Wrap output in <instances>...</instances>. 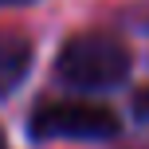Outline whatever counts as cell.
<instances>
[{
	"instance_id": "obj_1",
	"label": "cell",
	"mask_w": 149,
	"mask_h": 149,
	"mask_svg": "<svg viewBox=\"0 0 149 149\" xmlns=\"http://www.w3.org/2000/svg\"><path fill=\"white\" fill-rule=\"evenodd\" d=\"M55 74L74 90H114L130 79V51L106 31H79L59 47Z\"/></svg>"
},
{
	"instance_id": "obj_4",
	"label": "cell",
	"mask_w": 149,
	"mask_h": 149,
	"mask_svg": "<svg viewBox=\"0 0 149 149\" xmlns=\"http://www.w3.org/2000/svg\"><path fill=\"white\" fill-rule=\"evenodd\" d=\"M134 114H137L141 122H149V86L137 90V98H134Z\"/></svg>"
},
{
	"instance_id": "obj_3",
	"label": "cell",
	"mask_w": 149,
	"mask_h": 149,
	"mask_svg": "<svg viewBox=\"0 0 149 149\" xmlns=\"http://www.w3.org/2000/svg\"><path fill=\"white\" fill-rule=\"evenodd\" d=\"M31 67V43L24 36H0V94H12Z\"/></svg>"
},
{
	"instance_id": "obj_2",
	"label": "cell",
	"mask_w": 149,
	"mask_h": 149,
	"mask_svg": "<svg viewBox=\"0 0 149 149\" xmlns=\"http://www.w3.org/2000/svg\"><path fill=\"white\" fill-rule=\"evenodd\" d=\"M122 122L114 110L98 102H43L28 122V137L31 141H106L118 137Z\"/></svg>"
},
{
	"instance_id": "obj_5",
	"label": "cell",
	"mask_w": 149,
	"mask_h": 149,
	"mask_svg": "<svg viewBox=\"0 0 149 149\" xmlns=\"http://www.w3.org/2000/svg\"><path fill=\"white\" fill-rule=\"evenodd\" d=\"M12 4H31V0H0V8H12Z\"/></svg>"
},
{
	"instance_id": "obj_6",
	"label": "cell",
	"mask_w": 149,
	"mask_h": 149,
	"mask_svg": "<svg viewBox=\"0 0 149 149\" xmlns=\"http://www.w3.org/2000/svg\"><path fill=\"white\" fill-rule=\"evenodd\" d=\"M0 149H4V134H0Z\"/></svg>"
}]
</instances>
